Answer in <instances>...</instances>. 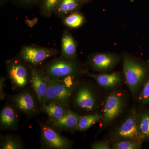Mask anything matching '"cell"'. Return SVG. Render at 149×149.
Listing matches in <instances>:
<instances>
[{
    "mask_svg": "<svg viewBox=\"0 0 149 149\" xmlns=\"http://www.w3.org/2000/svg\"><path fill=\"white\" fill-rule=\"evenodd\" d=\"M42 139L48 148L57 149H69L71 142L58 134L47 125H41Z\"/></svg>",
    "mask_w": 149,
    "mask_h": 149,
    "instance_id": "cell-9",
    "label": "cell"
},
{
    "mask_svg": "<svg viewBox=\"0 0 149 149\" xmlns=\"http://www.w3.org/2000/svg\"><path fill=\"white\" fill-rule=\"evenodd\" d=\"M43 107L44 111L51 120L57 119L63 117L68 110L65 108V106L54 103L46 104Z\"/></svg>",
    "mask_w": 149,
    "mask_h": 149,
    "instance_id": "cell-18",
    "label": "cell"
},
{
    "mask_svg": "<svg viewBox=\"0 0 149 149\" xmlns=\"http://www.w3.org/2000/svg\"><path fill=\"white\" fill-rule=\"evenodd\" d=\"M101 119L102 116L99 114H93L83 116H80L77 124V130L80 131H85Z\"/></svg>",
    "mask_w": 149,
    "mask_h": 149,
    "instance_id": "cell-21",
    "label": "cell"
},
{
    "mask_svg": "<svg viewBox=\"0 0 149 149\" xmlns=\"http://www.w3.org/2000/svg\"><path fill=\"white\" fill-rule=\"evenodd\" d=\"M62 19L64 26L70 29L79 28L84 24L85 21V17L78 11L65 17Z\"/></svg>",
    "mask_w": 149,
    "mask_h": 149,
    "instance_id": "cell-20",
    "label": "cell"
},
{
    "mask_svg": "<svg viewBox=\"0 0 149 149\" xmlns=\"http://www.w3.org/2000/svg\"><path fill=\"white\" fill-rule=\"evenodd\" d=\"M61 0H42L40 3L41 14L45 17H50L54 13Z\"/></svg>",
    "mask_w": 149,
    "mask_h": 149,
    "instance_id": "cell-22",
    "label": "cell"
},
{
    "mask_svg": "<svg viewBox=\"0 0 149 149\" xmlns=\"http://www.w3.org/2000/svg\"><path fill=\"white\" fill-rule=\"evenodd\" d=\"M74 103L77 107L86 111L94 109L96 106V100L92 90L87 86H83L77 90Z\"/></svg>",
    "mask_w": 149,
    "mask_h": 149,
    "instance_id": "cell-12",
    "label": "cell"
},
{
    "mask_svg": "<svg viewBox=\"0 0 149 149\" xmlns=\"http://www.w3.org/2000/svg\"><path fill=\"white\" fill-rule=\"evenodd\" d=\"M42 70L51 79H63L74 77L80 73L81 70L75 59L60 57L48 62Z\"/></svg>",
    "mask_w": 149,
    "mask_h": 149,
    "instance_id": "cell-2",
    "label": "cell"
},
{
    "mask_svg": "<svg viewBox=\"0 0 149 149\" xmlns=\"http://www.w3.org/2000/svg\"><path fill=\"white\" fill-rule=\"evenodd\" d=\"M73 78L53 79L48 77L49 86L45 105L54 103L65 106L76 87Z\"/></svg>",
    "mask_w": 149,
    "mask_h": 149,
    "instance_id": "cell-1",
    "label": "cell"
},
{
    "mask_svg": "<svg viewBox=\"0 0 149 149\" xmlns=\"http://www.w3.org/2000/svg\"><path fill=\"white\" fill-rule=\"evenodd\" d=\"M22 147L20 141L12 136L4 137L1 143V149H19Z\"/></svg>",
    "mask_w": 149,
    "mask_h": 149,
    "instance_id": "cell-24",
    "label": "cell"
},
{
    "mask_svg": "<svg viewBox=\"0 0 149 149\" xmlns=\"http://www.w3.org/2000/svg\"><path fill=\"white\" fill-rule=\"evenodd\" d=\"M7 0H0V5L3 6L6 4Z\"/></svg>",
    "mask_w": 149,
    "mask_h": 149,
    "instance_id": "cell-29",
    "label": "cell"
},
{
    "mask_svg": "<svg viewBox=\"0 0 149 149\" xmlns=\"http://www.w3.org/2000/svg\"><path fill=\"white\" fill-rule=\"evenodd\" d=\"M31 72L32 87L38 101L42 105L45 104L46 96L47 91L48 78L42 70L36 68L34 66L29 65Z\"/></svg>",
    "mask_w": 149,
    "mask_h": 149,
    "instance_id": "cell-10",
    "label": "cell"
},
{
    "mask_svg": "<svg viewBox=\"0 0 149 149\" xmlns=\"http://www.w3.org/2000/svg\"><path fill=\"white\" fill-rule=\"evenodd\" d=\"M12 100L15 106L24 113L32 114L36 111L37 107L35 100L28 91L19 93L13 97Z\"/></svg>",
    "mask_w": 149,
    "mask_h": 149,
    "instance_id": "cell-11",
    "label": "cell"
},
{
    "mask_svg": "<svg viewBox=\"0 0 149 149\" xmlns=\"http://www.w3.org/2000/svg\"><path fill=\"white\" fill-rule=\"evenodd\" d=\"M148 63H149V60H148Z\"/></svg>",
    "mask_w": 149,
    "mask_h": 149,
    "instance_id": "cell-31",
    "label": "cell"
},
{
    "mask_svg": "<svg viewBox=\"0 0 149 149\" xmlns=\"http://www.w3.org/2000/svg\"><path fill=\"white\" fill-rule=\"evenodd\" d=\"M81 1H82L83 3H85L91 1V0H81Z\"/></svg>",
    "mask_w": 149,
    "mask_h": 149,
    "instance_id": "cell-30",
    "label": "cell"
},
{
    "mask_svg": "<svg viewBox=\"0 0 149 149\" xmlns=\"http://www.w3.org/2000/svg\"><path fill=\"white\" fill-rule=\"evenodd\" d=\"M18 122L16 112L12 107L7 106L3 108L1 113L0 122L2 128L11 129L15 128Z\"/></svg>",
    "mask_w": 149,
    "mask_h": 149,
    "instance_id": "cell-17",
    "label": "cell"
},
{
    "mask_svg": "<svg viewBox=\"0 0 149 149\" xmlns=\"http://www.w3.org/2000/svg\"><path fill=\"white\" fill-rule=\"evenodd\" d=\"M139 102L144 104H149V78L145 83L139 97Z\"/></svg>",
    "mask_w": 149,
    "mask_h": 149,
    "instance_id": "cell-25",
    "label": "cell"
},
{
    "mask_svg": "<svg viewBox=\"0 0 149 149\" xmlns=\"http://www.w3.org/2000/svg\"><path fill=\"white\" fill-rule=\"evenodd\" d=\"M123 70L130 92L133 94H135L147 78L148 68L145 65L126 56L123 58Z\"/></svg>",
    "mask_w": 149,
    "mask_h": 149,
    "instance_id": "cell-3",
    "label": "cell"
},
{
    "mask_svg": "<svg viewBox=\"0 0 149 149\" xmlns=\"http://www.w3.org/2000/svg\"><path fill=\"white\" fill-rule=\"evenodd\" d=\"M119 60L117 55L111 53H95L89 56L88 63L94 70L105 71L112 69Z\"/></svg>",
    "mask_w": 149,
    "mask_h": 149,
    "instance_id": "cell-8",
    "label": "cell"
},
{
    "mask_svg": "<svg viewBox=\"0 0 149 149\" xmlns=\"http://www.w3.org/2000/svg\"><path fill=\"white\" fill-rule=\"evenodd\" d=\"M143 141L140 140H125L115 142L112 145L114 149H139Z\"/></svg>",
    "mask_w": 149,
    "mask_h": 149,
    "instance_id": "cell-23",
    "label": "cell"
},
{
    "mask_svg": "<svg viewBox=\"0 0 149 149\" xmlns=\"http://www.w3.org/2000/svg\"><path fill=\"white\" fill-rule=\"evenodd\" d=\"M81 0H61L54 13L60 18L78 11L83 4Z\"/></svg>",
    "mask_w": 149,
    "mask_h": 149,
    "instance_id": "cell-16",
    "label": "cell"
},
{
    "mask_svg": "<svg viewBox=\"0 0 149 149\" xmlns=\"http://www.w3.org/2000/svg\"><path fill=\"white\" fill-rule=\"evenodd\" d=\"M123 106L124 102L121 95L117 93L110 94L104 105L102 125H108L116 119L122 111Z\"/></svg>",
    "mask_w": 149,
    "mask_h": 149,
    "instance_id": "cell-7",
    "label": "cell"
},
{
    "mask_svg": "<svg viewBox=\"0 0 149 149\" xmlns=\"http://www.w3.org/2000/svg\"><path fill=\"white\" fill-rule=\"evenodd\" d=\"M19 6L23 8H30L40 4L42 0H11Z\"/></svg>",
    "mask_w": 149,
    "mask_h": 149,
    "instance_id": "cell-26",
    "label": "cell"
},
{
    "mask_svg": "<svg viewBox=\"0 0 149 149\" xmlns=\"http://www.w3.org/2000/svg\"><path fill=\"white\" fill-rule=\"evenodd\" d=\"M91 148L93 149H109L110 146L108 141H104L95 143L92 145Z\"/></svg>",
    "mask_w": 149,
    "mask_h": 149,
    "instance_id": "cell-27",
    "label": "cell"
},
{
    "mask_svg": "<svg viewBox=\"0 0 149 149\" xmlns=\"http://www.w3.org/2000/svg\"><path fill=\"white\" fill-rule=\"evenodd\" d=\"M58 50L54 48L35 45H25L21 48L18 58L25 63L36 66L52 57L57 55Z\"/></svg>",
    "mask_w": 149,
    "mask_h": 149,
    "instance_id": "cell-4",
    "label": "cell"
},
{
    "mask_svg": "<svg viewBox=\"0 0 149 149\" xmlns=\"http://www.w3.org/2000/svg\"><path fill=\"white\" fill-rule=\"evenodd\" d=\"M138 129L141 141H149V112L144 111L138 116Z\"/></svg>",
    "mask_w": 149,
    "mask_h": 149,
    "instance_id": "cell-19",
    "label": "cell"
},
{
    "mask_svg": "<svg viewBox=\"0 0 149 149\" xmlns=\"http://www.w3.org/2000/svg\"><path fill=\"white\" fill-rule=\"evenodd\" d=\"M138 116L135 110L130 112L125 121L113 134V141L116 142L125 140H141L138 129Z\"/></svg>",
    "mask_w": 149,
    "mask_h": 149,
    "instance_id": "cell-5",
    "label": "cell"
},
{
    "mask_svg": "<svg viewBox=\"0 0 149 149\" xmlns=\"http://www.w3.org/2000/svg\"><path fill=\"white\" fill-rule=\"evenodd\" d=\"M5 81V78L4 77H1V80H0V97H1V100H3L4 98L5 93H4L3 88L4 85Z\"/></svg>",
    "mask_w": 149,
    "mask_h": 149,
    "instance_id": "cell-28",
    "label": "cell"
},
{
    "mask_svg": "<svg viewBox=\"0 0 149 149\" xmlns=\"http://www.w3.org/2000/svg\"><path fill=\"white\" fill-rule=\"evenodd\" d=\"M80 116L68 109L66 114L61 118L51 120V124L55 128L60 130H77Z\"/></svg>",
    "mask_w": 149,
    "mask_h": 149,
    "instance_id": "cell-14",
    "label": "cell"
},
{
    "mask_svg": "<svg viewBox=\"0 0 149 149\" xmlns=\"http://www.w3.org/2000/svg\"><path fill=\"white\" fill-rule=\"evenodd\" d=\"M86 74L94 79L99 85L104 88H114L120 85L122 82V76L119 72L94 74L87 71Z\"/></svg>",
    "mask_w": 149,
    "mask_h": 149,
    "instance_id": "cell-15",
    "label": "cell"
},
{
    "mask_svg": "<svg viewBox=\"0 0 149 149\" xmlns=\"http://www.w3.org/2000/svg\"><path fill=\"white\" fill-rule=\"evenodd\" d=\"M6 65L9 77L15 88H23L28 84L29 72L24 62L17 58L8 61Z\"/></svg>",
    "mask_w": 149,
    "mask_h": 149,
    "instance_id": "cell-6",
    "label": "cell"
},
{
    "mask_svg": "<svg viewBox=\"0 0 149 149\" xmlns=\"http://www.w3.org/2000/svg\"><path fill=\"white\" fill-rule=\"evenodd\" d=\"M77 55V45L74 37L67 29H64L62 34L61 55L64 58L75 59Z\"/></svg>",
    "mask_w": 149,
    "mask_h": 149,
    "instance_id": "cell-13",
    "label": "cell"
}]
</instances>
